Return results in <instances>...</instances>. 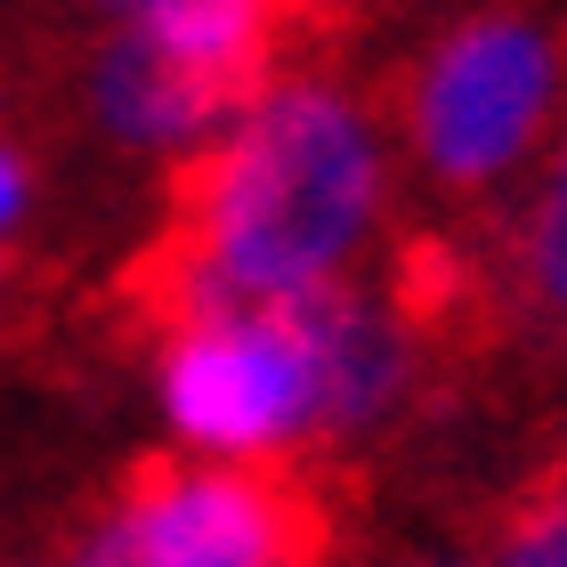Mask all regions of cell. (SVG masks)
Returning <instances> with one entry per match:
<instances>
[{"instance_id":"6","label":"cell","mask_w":567,"mask_h":567,"mask_svg":"<svg viewBox=\"0 0 567 567\" xmlns=\"http://www.w3.org/2000/svg\"><path fill=\"white\" fill-rule=\"evenodd\" d=\"M519 292H527V308H551V317H567V146H559L544 195H535V212H527Z\"/></svg>"},{"instance_id":"4","label":"cell","mask_w":567,"mask_h":567,"mask_svg":"<svg viewBox=\"0 0 567 567\" xmlns=\"http://www.w3.org/2000/svg\"><path fill=\"white\" fill-rule=\"evenodd\" d=\"M163 405L195 446L300 454L317 422V332H308L300 292L163 349Z\"/></svg>"},{"instance_id":"2","label":"cell","mask_w":567,"mask_h":567,"mask_svg":"<svg viewBox=\"0 0 567 567\" xmlns=\"http://www.w3.org/2000/svg\"><path fill=\"white\" fill-rule=\"evenodd\" d=\"M349 511L357 478L324 454H131L90 495L73 567H332Z\"/></svg>"},{"instance_id":"8","label":"cell","mask_w":567,"mask_h":567,"mask_svg":"<svg viewBox=\"0 0 567 567\" xmlns=\"http://www.w3.org/2000/svg\"><path fill=\"white\" fill-rule=\"evenodd\" d=\"M49 308H58V268H41L24 244H0V357L33 349Z\"/></svg>"},{"instance_id":"1","label":"cell","mask_w":567,"mask_h":567,"mask_svg":"<svg viewBox=\"0 0 567 567\" xmlns=\"http://www.w3.org/2000/svg\"><path fill=\"white\" fill-rule=\"evenodd\" d=\"M381 163L349 97L284 82L268 106L212 131L163 178V219L203 244L212 276L244 308L292 300L365 244Z\"/></svg>"},{"instance_id":"9","label":"cell","mask_w":567,"mask_h":567,"mask_svg":"<svg viewBox=\"0 0 567 567\" xmlns=\"http://www.w3.org/2000/svg\"><path fill=\"white\" fill-rule=\"evenodd\" d=\"M106 9H122V17H138V24H146V17H163V9H178V0H106Z\"/></svg>"},{"instance_id":"3","label":"cell","mask_w":567,"mask_h":567,"mask_svg":"<svg viewBox=\"0 0 567 567\" xmlns=\"http://www.w3.org/2000/svg\"><path fill=\"white\" fill-rule=\"evenodd\" d=\"M551 41L544 24L486 9L471 24H454L446 41L398 82V122L414 154L430 163V178L446 187H486L527 154V138L551 114Z\"/></svg>"},{"instance_id":"7","label":"cell","mask_w":567,"mask_h":567,"mask_svg":"<svg viewBox=\"0 0 567 567\" xmlns=\"http://www.w3.org/2000/svg\"><path fill=\"white\" fill-rule=\"evenodd\" d=\"M486 567H567V471H551L544 486H527L511 503Z\"/></svg>"},{"instance_id":"5","label":"cell","mask_w":567,"mask_h":567,"mask_svg":"<svg viewBox=\"0 0 567 567\" xmlns=\"http://www.w3.org/2000/svg\"><path fill=\"white\" fill-rule=\"evenodd\" d=\"M90 114L106 122L122 146H171V138H203V131H212V114L178 90V73L154 58L146 33H122V41L97 49V65H90Z\"/></svg>"}]
</instances>
